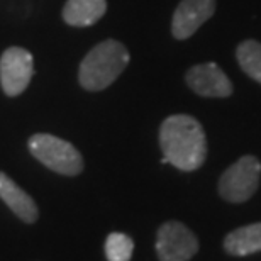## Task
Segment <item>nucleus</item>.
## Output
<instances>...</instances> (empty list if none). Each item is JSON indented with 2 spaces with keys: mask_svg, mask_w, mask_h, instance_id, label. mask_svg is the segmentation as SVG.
I'll return each mask as SVG.
<instances>
[{
  "mask_svg": "<svg viewBox=\"0 0 261 261\" xmlns=\"http://www.w3.org/2000/svg\"><path fill=\"white\" fill-rule=\"evenodd\" d=\"M134 251V243L127 234L111 232L106 241V256L109 261H129Z\"/></svg>",
  "mask_w": 261,
  "mask_h": 261,
  "instance_id": "obj_13",
  "label": "nucleus"
},
{
  "mask_svg": "<svg viewBox=\"0 0 261 261\" xmlns=\"http://www.w3.org/2000/svg\"><path fill=\"white\" fill-rule=\"evenodd\" d=\"M29 151L36 160L60 175L75 176L83 170V158L78 149L53 134H34L29 139Z\"/></svg>",
  "mask_w": 261,
  "mask_h": 261,
  "instance_id": "obj_3",
  "label": "nucleus"
},
{
  "mask_svg": "<svg viewBox=\"0 0 261 261\" xmlns=\"http://www.w3.org/2000/svg\"><path fill=\"white\" fill-rule=\"evenodd\" d=\"M261 163L258 158L248 154L239 158L224 171L219 180V194L227 202L241 203L251 198L259 185Z\"/></svg>",
  "mask_w": 261,
  "mask_h": 261,
  "instance_id": "obj_4",
  "label": "nucleus"
},
{
  "mask_svg": "<svg viewBox=\"0 0 261 261\" xmlns=\"http://www.w3.org/2000/svg\"><path fill=\"white\" fill-rule=\"evenodd\" d=\"M224 248L232 256H248L261 251V222L229 232L224 239Z\"/></svg>",
  "mask_w": 261,
  "mask_h": 261,
  "instance_id": "obj_11",
  "label": "nucleus"
},
{
  "mask_svg": "<svg viewBox=\"0 0 261 261\" xmlns=\"http://www.w3.org/2000/svg\"><path fill=\"white\" fill-rule=\"evenodd\" d=\"M106 10V0H68L63 7V19L73 28H88L95 24Z\"/></svg>",
  "mask_w": 261,
  "mask_h": 261,
  "instance_id": "obj_10",
  "label": "nucleus"
},
{
  "mask_svg": "<svg viewBox=\"0 0 261 261\" xmlns=\"http://www.w3.org/2000/svg\"><path fill=\"white\" fill-rule=\"evenodd\" d=\"M197 251L198 241L185 224L170 221L158 229L156 253L160 261H189Z\"/></svg>",
  "mask_w": 261,
  "mask_h": 261,
  "instance_id": "obj_5",
  "label": "nucleus"
},
{
  "mask_svg": "<svg viewBox=\"0 0 261 261\" xmlns=\"http://www.w3.org/2000/svg\"><path fill=\"white\" fill-rule=\"evenodd\" d=\"M160 146L163 151L161 161L181 171L200 168L207 156V139L200 122L185 114L165 119L160 127Z\"/></svg>",
  "mask_w": 261,
  "mask_h": 261,
  "instance_id": "obj_1",
  "label": "nucleus"
},
{
  "mask_svg": "<svg viewBox=\"0 0 261 261\" xmlns=\"http://www.w3.org/2000/svg\"><path fill=\"white\" fill-rule=\"evenodd\" d=\"M0 198L24 222H36L39 212L33 197L28 192H24L12 178H9L2 171H0Z\"/></svg>",
  "mask_w": 261,
  "mask_h": 261,
  "instance_id": "obj_9",
  "label": "nucleus"
},
{
  "mask_svg": "<svg viewBox=\"0 0 261 261\" xmlns=\"http://www.w3.org/2000/svg\"><path fill=\"white\" fill-rule=\"evenodd\" d=\"M187 85L197 95L208 98H226L232 93V83L221 68L214 63L195 65L187 71Z\"/></svg>",
  "mask_w": 261,
  "mask_h": 261,
  "instance_id": "obj_7",
  "label": "nucleus"
},
{
  "mask_svg": "<svg viewBox=\"0 0 261 261\" xmlns=\"http://www.w3.org/2000/svg\"><path fill=\"white\" fill-rule=\"evenodd\" d=\"M236 58L239 66L254 82L261 83V43L254 39H246L238 46Z\"/></svg>",
  "mask_w": 261,
  "mask_h": 261,
  "instance_id": "obj_12",
  "label": "nucleus"
},
{
  "mask_svg": "<svg viewBox=\"0 0 261 261\" xmlns=\"http://www.w3.org/2000/svg\"><path fill=\"white\" fill-rule=\"evenodd\" d=\"M129 63V51L116 39H106L88 51L78 70V82L88 92L112 85Z\"/></svg>",
  "mask_w": 261,
  "mask_h": 261,
  "instance_id": "obj_2",
  "label": "nucleus"
},
{
  "mask_svg": "<svg viewBox=\"0 0 261 261\" xmlns=\"http://www.w3.org/2000/svg\"><path fill=\"white\" fill-rule=\"evenodd\" d=\"M34 75L33 55L28 49L14 46L4 51L0 58V83L9 97L20 95Z\"/></svg>",
  "mask_w": 261,
  "mask_h": 261,
  "instance_id": "obj_6",
  "label": "nucleus"
},
{
  "mask_svg": "<svg viewBox=\"0 0 261 261\" xmlns=\"http://www.w3.org/2000/svg\"><path fill=\"white\" fill-rule=\"evenodd\" d=\"M216 12V0H181L171 20L175 39H189Z\"/></svg>",
  "mask_w": 261,
  "mask_h": 261,
  "instance_id": "obj_8",
  "label": "nucleus"
}]
</instances>
